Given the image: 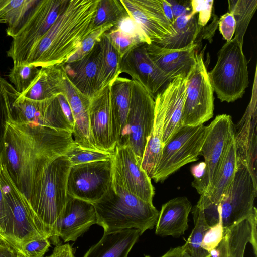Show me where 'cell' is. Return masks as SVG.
<instances>
[{
  "label": "cell",
  "instance_id": "1",
  "mask_svg": "<svg viewBox=\"0 0 257 257\" xmlns=\"http://www.w3.org/2000/svg\"><path fill=\"white\" fill-rule=\"evenodd\" d=\"M75 145L70 132L31 126L10 118L0 158L14 184L29 202L47 165Z\"/></svg>",
  "mask_w": 257,
  "mask_h": 257
},
{
  "label": "cell",
  "instance_id": "2",
  "mask_svg": "<svg viewBox=\"0 0 257 257\" xmlns=\"http://www.w3.org/2000/svg\"><path fill=\"white\" fill-rule=\"evenodd\" d=\"M98 1L70 0L25 64L42 67L66 62L96 29L94 20Z\"/></svg>",
  "mask_w": 257,
  "mask_h": 257
},
{
  "label": "cell",
  "instance_id": "3",
  "mask_svg": "<svg viewBox=\"0 0 257 257\" xmlns=\"http://www.w3.org/2000/svg\"><path fill=\"white\" fill-rule=\"evenodd\" d=\"M97 224L110 234L136 229L142 234L156 226L159 212L153 204L141 199L112 181L104 196L93 204Z\"/></svg>",
  "mask_w": 257,
  "mask_h": 257
},
{
  "label": "cell",
  "instance_id": "4",
  "mask_svg": "<svg viewBox=\"0 0 257 257\" xmlns=\"http://www.w3.org/2000/svg\"><path fill=\"white\" fill-rule=\"evenodd\" d=\"M71 166L65 155L52 160L29 201L37 227L54 245L56 223L68 199L67 182Z\"/></svg>",
  "mask_w": 257,
  "mask_h": 257
},
{
  "label": "cell",
  "instance_id": "5",
  "mask_svg": "<svg viewBox=\"0 0 257 257\" xmlns=\"http://www.w3.org/2000/svg\"><path fill=\"white\" fill-rule=\"evenodd\" d=\"M256 178L247 166L238 163L234 178L226 192L214 203L197 204L202 208L206 221L212 226L219 221L224 231L247 219L256 209Z\"/></svg>",
  "mask_w": 257,
  "mask_h": 257
},
{
  "label": "cell",
  "instance_id": "6",
  "mask_svg": "<svg viewBox=\"0 0 257 257\" xmlns=\"http://www.w3.org/2000/svg\"><path fill=\"white\" fill-rule=\"evenodd\" d=\"M242 46L235 38L226 42L217 53L215 66L208 72L213 91L221 102L241 98L248 87L247 62Z\"/></svg>",
  "mask_w": 257,
  "mask_h": 257
},
{
  "label": "cell",
  "instance_id": "7",
  "mask_svg": "<svg viewBox=\"0 0 257 257\" xmlns=\"http://www.w3.org/2000/svg\"><path fill=\"white\" fill-rule=\"evenodd\" d=\"M70 0H37L12 38L7 55L13 66L25 64Z\"/></svg>",
  "mask_w": 257,
  "mask_h": 257
},
{
  "label": "cell",
  "instance_id": "8",
  "mask_svg": "<svg viewBox=\"0 0 257 257\" xmlns=\"http://www.w3.org/2000/svg\"><path fill=\"white\" fill-rule=\"evenodd\" d=\"M154 110V97L140 83L132 80L129 111L117 145L130 146L140 165L153 128Z\"/></svg>",
  "mask_w": 257,
  "mask_h": 257
},
{
  "label": "cell",
  "instance_id": "9",
  "mask_svg": "<svg viewBox=\"0 0 257 257\" xmlns=\"http://www.w3.org/2000/svg\"><path fill=\"white\" fill-rule=\"evenodd\" d=\"M205 126H183L163 146L160 159L151 177L163 182L184 165L196 161L205 136Z\"/></svg>",
  "mask_w": 257,
  "mask_h": 257
},
{
  "label": "cell",
  "instance_id": "10",
  "mask_svg": "<svg viewBox=\"0 0 257 257\" xmlns=\"http://www.w3.org/2000/svg\"><path fill=\"white\" fill-rule=\"evenodd\" d=\"M195 56V64L187 76L186 96L182 115L183 126L203 124L214 113V91L204 60V53L196 51Z\"/></svg>",
  "mask_w": 257,
  "mask_h": 257
},
{
  "label": "cell",
  "instance_id": "11",
  "mask_svg": "<svg viewBox=\"0 0 257 257\" xmlns=\"http://www.w3.org/2000/svg\"><path fill=\"white\" fill-rule=\"evenodd\" d=\"M0 184L9 209L12 244L21 251L27 243L46 237L36 226L29 201L14 184L1 158Z\"/></svg>",
  "mask_w": 257,
  "mask_h": 257
},
{
  "label": "cell",
  "instance_id": "12",
  "mask_svg": "<svg viewBox=\"0 0 257 257\" xmlns=\"http://www.w3.org/2000/svg\"><path fill=\"white\" fill-rule=\"evenodd\" d=\"M112 178L111 158L72 166L67 178V194L93 204L111 187Z\"/></svg>",
  "mask_w": 257,
  "mask_h": 257
},
{
  "label": "cell",
  "instance_id": "13",
  "mask_svg": "<svg viewBox=\"0 0 257 257\" xmlns=\"http://www.w3.org/2000/svg\"><path fill=\"white\" fill-rule=\"evenodd\" d=\"M235 125L227 114L218 115L205 127V136L200 155L204 159L205 174L192 186L201 195L211 187L217 175L225 150L234 136Z\"/></svg>",
  "mask_w": 257,
  "mask_h": 257
},
{
  "label": "cell",
  "instance_id": "14",
  "mask_svg": "<svg viewBox=\"0 0 257 257\" xmlns=\"http://www.w3.org/2000/svg\"><path fill=\"white\" fill-rule=\"evenodd\" d=\"M112 181L130 193L153 204L155 194L151 178L138 163L132 149L116 145L112 153Z\"/></svg>",
  "mask_w": 257,
  "mask_h": 257
},
{
  "label": "cell",
  "instance_id": "15",
  "mask_svg": "<svg viewBox=\"0 0 257 257\" xmlns=\"http://www.w3.org/2000/svg\"><path fill=\"white\" fill-rule=\"evenodd\" d=\"M12 118L31 126L43 125L72 133L57 96L36 100L20 95L13 103Z\"/></svg>",
  "mask_w": 257,
  "mask_h": 257
},
{
  "label": "cell",
  "instance_id": "16",
  "mask_svg": "<svg viewBox=\"0 0 257 257\" xmlns=\"http://www.w3.org/2000/svg\"><path fill=\"white\" fill-rule=\"evenodd\" d=\"M89 117L95 147L100 151L112 154L118 140L111 110L110 84L91 99Z\"/></svg>",
  "mask_w": 257,
  "mask_h": 257
},
{
  "label": "cell",
  "instance_id": "17",
  "mask_svg": "<svg viewBox=\"0 0 257 257\" xmlns=\"http://www.w3.org/2000/svg\"><path fill=\"white\" fill-rule=\"evenodd\" d=\"M121 2L151 43L158 44L175 35L173 26L164 14L162 0Z\"/></svg>",
  "mask_w": 257,
  "mask_h": 257
},
{
  "label": "cell",
  "instance_id": "18",
  "mask_svg": "<svg viewBox=\"0 0 257 257\" xmlns=\"http://www.w3.org/2000/svg\"><path fill=\"white\" fill-rule=\"evenodd\" d=\"M97 223L93 204L68 195L67 202L56 223L55 245H59L60 238L64 242L75 241Z\"/></svg>",
  "mask_w": 257,
  "mask_h": 257
},
{
  "label": "cell",
  "instance_id": "19",
  "mask_svg": "<svg viewBox=\"0 0 257 257\" xmlns=\"http://www.w3.org/2000/svg\"><path fill=\"white\" fill-rule=\"evenodd\" d=\"M256 69L250 102L235 125L234 140L238 163L247 166L256 178Z\"/></svg>",
  "mask_w": 257,
  "mask_h": 257
},
{
  "label": "cell",
  "instance_id": "20",
  "mask_svg": "<svg viewBox=\"0 0 257 257\" xmlns=\"http://www.w3.org/2000/svg\"><path fill=\"white\" fill-rule=\"evenodd\" d=\"M120 72L130 75L154 97L169 82L149 57L145 44L136 47L122 58Z\"/></svg>",
  "mask_w": 257,
  "mask_h": 257
},
{
  "label": "cell",
  "instance_id": "21",
  "mask_svg": "<svg viewBox=\"0 0 257 257\" xmlns=\"http://www.w3.org/2000/svg\"><path fill=\"white\" fill-rule=\"evenodd\" d=\"M198 45L195 42L184 48L169 49L151 43L145 47L151 60L170 81L179 75H188L195 64Z\"/></svg>",
  "mask_w": 257,
  "mask_h": 257
},
{
  "label": "cell",
  "instance_id": "22",
  "mask_svg": "<svg viewBox=\"0 0 257 257\" xmlns=\"http://www.w3.org/2000/svg\"><path fill=\"white\" fill-rule=\"evenodd\" d=\"M187 76L183 74L174 78L157 93L163 102L165 109L163 146L183 126L182 115L186 96Z\"/></svg>",
  "mask_w": 257,
  "mask_h": 257
},
{
  "label": "cell",
  "instance_id": "23",
  "mask_svg": "<svg viewBox=\"0 0 257 257\" xmlns=\"http://www.w3.org/2000/svg\"><path fill=\"white\" fill-rule=\"evenodd\" d=\"M99 53L100 46L98 42L93 49L82 58L61 64L66 77L72 85L90 99L98 93Z\"/></svg>",
  "mask_w": 257,
  "mask_h": 257
},
{
  "label": "cell",
  "instance_id": "24",
  "mask_svg": "<svg viewBox=\"0 0 257 257\" xmlns=\"http://www.w3.org/2000/svg\"><path fill=\"white\" fill-rule=\"evenodd\" d=\"M63 94L69 101L74 119L72 134L75 143L85 149L98 151L94 145L90 128L89 108L91 99L78 91L66 75Z\"/></svg>",
  "mask_w": 257,
  "mask_h": 257
},
{
  "label": "cell",
  "instance_id": "25",
  "mask_svg": "<svg viewBox=\"0 0 257 257\" xmlns=\"http://www.w3.org/2000/svg\"><path fill=\"white\" fill-rule=\"evenodd\" d=\"M192 206L186 197L171 199L161 207L156 225L155 233L163 237H179L188 228V217Z\"/></svg>",
  "mask_w": 257,
  "mask_h": 257
},
{
  "label": "cell",
  "instance_id": "26",
  "mask_svg": "<svg viewBox=\"0 0 257 257\" xmlns=\"http://www.w3.org/2000/svg\"><path fill=\"white\" fill-rule=\"evenodd\" d=\"M65 77L61 64L42 67L30 86L20 95L36 100L57 96L64 93Z\"/></svg>",
  "mask_w": 257,
  "mask_h": 257
},
{
  "label": "cell",
  "instance_id": "27",
  "mask_svg": "<svg viewBox=\"0 0 257 257\" xmlns=\"http://www.w3.org/2000/svg\"><path fill=\"white\" fill-rule=\"evenodd\" d=\"M141 235L140 230L136 229L104 234L83 257H127Z\"/></svg>",
  "mask_w": 257,
  "mask_h": 257
},
{
  "label": "cell",
  "instance_id": "28",
  "mask_svg": "<svg viewBox=\"0 0 257 257\" xmlns=\"http://www.w3.org/2000/svg\"><path fill=\"white\" fill-rule=\"evenodd\" d=\"M238 161L234 137L228 143L217 175L210 189L200 195L199 201L203 203L218 202L231 183L237 167Z\"/></svg>",
  "mask_w": 257,
  "mask_h": 257
},
{
  "label": "cell",
  "instance_id": "29",
  "mask_svg": "<svg viewBox=\"0 0 257 257\" xmlns=\"http://www.w3.org/2000/svg\"><path fill=\"white\" fill-rule=\"evenodd\" d=\"M154 124L141 164V168L146 172L150 178L160 159L163 147L162 136L165 119L164 103L157 93L154 97Z\"/></svg>",
  "mask_w": 257,
  "mask_h": 257
},
{
  "label": "cell",
  "instance_id": "30",
  "mask_svg": "<svg viewBox=\"0 0 257 257\" xmlns=\"http://www.w3.org/2000/svg\"><path fill=\"white\" fill-rule=\"evenodd\" d=\"M132 83V79L119 76L109 84L111 110L118 142L129 111Z\"/></svg>",
  "mask_w": 257,
  "mask_h": 257
},
{
  "label": "cell",
  "instance_id": "31",
  "mask_svg": "<svg viewBox=\"0 0 257 257\" xmlns=\"http://www.w3.org/2000/svg\"><path fill=\"white\" fill-rule=\"evenodd\" d=\"M99 44L100 53L97 84L98 92L119 76L122 59L106 33L101 37Z\"/></svg>",
  "mask_w": 257,
  "mask_h": 257
},
{
  "label": "cell",
  "instance_id": "32",
  "mask_svg": "<svg viewBox=\"0 0 257 257\" xmlns=\"http://www.w3.org/2000/svg\"><path fill=\"white\" fill-rule=\"evenodd\" d=\"M197 14L190 13L174 20L173 27L175 35L156 44L169 49H179L195 43L201 27L197 22Z\"/></svg>",
  "mask_w": 257,
  "mask_h": 257
},
{
  "label": "cell",
  "instance_id": "33",
  "mask_svg": "<svg viewBox=\"0 0 257 257\" xmlns=\"http://www.w3.org/2000/svg\"><path fill=\"white\" fill-rule=\"evenodd\" d=\"M37 0H0V23L7 25L8 36L13 38Z\"/></svg>",
  "mask_w": 257,
  "mask_h": 257
},
{
  "label": "cell",
  "instance_id": "34",
  "mask_svg": "<svg viewBox=\"0 0 257 257\" xmlns=\"http://www.w3.org/2000/svg\"><path fill=\"white\" fill-rule=\"evenodd\" d=\"M194 227L185 243L182 246L190 257H206L209 254L201 247L206 231L210 226L207 223L201 207L195 205L191 210Z\"/></svg>",
  "mask_w": 257,
  "mask_h": 257
},
{
  "label": "cell",
  "instance_id": "35",
  "mask_svg": "<svg viewBox=\"0 0 257 257\" xmlns=\"http://www.w3.org/2000/svg\"><path fill=\"white\" fill-rule=\"evenodd\" d=\"M228 3V12L233 15L236 22L234 38L243 45L245 34L257 9V1L229 0Z\"/></svg>",
  "mask_w": 257,
  "mask_h": 257
},
{
  "label": "cell",
  "instance_id": "36",
  "mask_svg": "<svg viewBox=\"0 0 257 257\" xmlns=\"http://www.w3.org/2000/svg\"><path fill=\"white\" fill-rule=\"evenodd\" d=\"M20 95L12 84L0 77V153L3 148L7 122L12 118L13 103Z\"/></svg>",
  "mask_w": 257,
  "mask_h": 257
},
{
  "label": "cell",
  "instance_id": "37",
  "mask_svg": "<svg viewBox=\"0 0 257 257\" xmlns=\"http://www.w3.org/2000/svg\"><path fill=\"white\" fill-rule=\"evenodd\" d=\"M128 13L121 0H98L94 20V27L114 25Z\"/></svg>",
  "mask_w": 257,
  "mask_h": 257
},
{
  "label": "cell",
  "instance_id": "38",
  "mask_svg": "<svg viewBox=\"0 0 257 257\" xmlns=\"http://www.w3.org/2000/svg\"><path fill=\"white\" fill-rule=\"evenodd\" d=\"M39 69L30 64L13 66L8 75L9 80L16 91L21 94L30 86Z\"/></svg>",
  "mask_w": 257,
  "mask_h": 257
},
{
  "label": "cell",
  "instance_id": "39",
  "mask_svg": "<svg viewBox=\"0 0 257 257\" xmlns=\"http://www.w3.org/2000/svg\"><path fill=\"white\" fill-rule=\"evenodd\" d=\"M72 166L92 162L109 160L112 154L102 151L82 148L76 144L65 154Z\"/></svg>",
  "mask_w": 257,
  "mask_h": 257
},
{
  "label": "cell",
  "instance_id": "40",
  "mask_svg": "<svg viewBox=\"0 0 257 257\" xmlns=\"http://www.w3.org/2000/svg\"><path fill=\"white\" fill-rule=\"evenodd\" d=\"M113 27L134 40L139 45L151 43L141 27L128 13L121 18Z\"/></svg>",
  "mask_w": 257,
  "mask_h": 257
},
{
  "label": "cell",
  "instance_id": "41",
  "mask_svg": "<svg viewBox=\"0 0 257 257\" xmlns=\"http://www.w3.org/2000/svg\"><path fill=\"white\" fill-rule=\"evenodd\" d=\"M113 27V25H108L95 29L82 41L79 49L69 57L66 62L78 60L87 55L93 49L95 45L99 41L103 34Z\"/></svg>",
  "mask_w": 257,
  "mask_h": 257
},
{
  "label": "cell",
  "instance_id": "42",
  "mask_svg": "<svg viewBox=\"0 0 257 257\" xmlns=\"http://www.w3.org/2000/svg\"><path fill=\"white\" fill-rule=\"evenodd\" d=\"M106 33L122 58L134 48L142 45L113 27Z\"/></svg>",
  "mask_w": 257,
  "mask_h": 257
},
{
  "label": "cell",
  "instance_id": "43",
  "mask_svg": "<svg viewBox=\"0 0 257 257\" xmlns=\"http://www.w3.org/2000/svg\"><path fill=\"white\" fill-rule=\"evenodd\" d=\"M224 229L221 222L210 226L206 231L201 247L209 254L219 244L224 236Z\"/></svg>",
  "mask_w": 257,
  "mask_h": 257
},
{
  "label": "cell",
  "instance_id": "44",
  "mask_svg": "<svg viewBox=\"0 0 257 257\" xmlns=\"http://www.w3.org/2000/svg\"><path fill=\"white\" fill-rule=\"evenodd\" d=\"M214 1H190L192 14L198 13L197 22L199 26L204 27L207 24L212 15Z\"/></svg>",
  "mask_w": 257,
  "mask_h": 257
},
{
  "label": "cell",
  "instance_id": "45",
  "mask_svg": "<svg viewBox=\"0 0 257 257\" xmlns=\"http://www.w3.org/2000/svg\"><path fill=\"white\" fill-rule=\"evenodd\" d=\"M50 246L49 238L43 237L27 243L22 247L21 251L25 257H43Z\"/></svg>",
  "mask_w": 257,
  "mask_h": 257
},
{
  "label": "cell",
  "instance_id": "46",
  "mask_svg": "<svg viewBox=\"0 0 257 257\" xmlns=\"http://www.w3.org/2000/svg\"><path fill=\"white\" fill-rule=\"evenodd\" d=\"M0 237L12 243L11 224L9 208L0 184Z\"/></svg>",
  "mask_w": 257,
  "mask_h": 257
},
{
  "label": "cell",
  "instance_id": "47",
  "mask_svg": "<svg viewBox=\"0 0 257 257\" xmlns=\"http://www.w3.org/2000/svg\"><path fill=\"white\" fill-rule=\"evenodd\" d=\"M218 25L220 33L226 42L230 41L235 33L236 22L233 15L227 12L219 19Z\"/></svg>",
  "mask_w": 257,
  "mask_h": 257
},
{
  "label": "cell",
  "instance_id": "48",
  "mask_svg": "<svg viewBox=\"0 0 257 257\" xmlns=\"http://www.w3.org/2000/svg\"><path fill=\"white\" fill-rule=\"evenodd\" d=\"M170 4L174 20L176 18L190 14L192 12L190 1H168Z\"/></svg>",
  "mask_w": 257,
  "mask_h": 257
},
{
  "label": "cell",
  "instance_id": "49",
  "mask_svg": "<svg viewBox=\"0 0 257 257\" xmlns=\"http://www.w3.org/2000/svg\"><path fill=\"white\" fill-rule=\"evenodd\" d=\"M218 20L219 18L218 16L213 14V18L210 25L201 27L200 32L197 37L196 42L198 43L199 40H201L202 39H207L210 42H211L212 37L214 36L218 25Z\"/></svg>",
  "mask_w": 257,
  "mask_h": 257
},
{
  "label": "cell",
  "instance_id": "50",
  "mask_svg": "<svg viewBox=\"0 0 257 257\" xmlns=\"http://www.w3.org/2000/svg\"><path fill=\"white\" fill-rule=\"evenodd\" d=\"M0 257H25V256L15 246L0 237Z\"/></svg>",
  "mask_w": 257,
  "mask_h": 257
},
{
  "label": "cell",
  "instance_id": "51",
  "mask_svg": "<svg viewBox=\"0 0 257 257\" xmlns=\"http://www.w3.org/2000/svg\"><path fill=\"white\" fill-rule=\"evenodd\" d=\"M57 97L63 113L73 130L74 119L69 101L64 94H59Z\"/></svg>",
  "mask_w": 257,
  "mask_h": 257
},
{
  "label": "cell",
  "instance_id": "52",
  "mask_svg": "<svg viewBox=\"0 0 257 257\" xmlns=\"http://www.w3.org/2000/svg\"><path fill=\"white\" fill-rule=\"evenodd\" d=\"M251 225V238L250 244L252 247L253 254L257 256V210L256 209L249 217Z\"/></svg>",
  "mask_w": 257,
  "mask_h": 257
},
{
  "label": "cell",
  "instance_id": "53",
  "mask_svg": "<svg viewBox=\"0 0 257 257\" xmlns=\"http://www.w3.org/2000/svg\"><path fill=\"white\" fill-rule=\"evenodd\" d=\"M47 257H75V255L72 246L69 244H65L56 246L52 253Z\"/></svg>",
  "mask_w": 257,
  "mask_h": 257
},
{
  "label": "cell",
  "instance_id": "54",
  "mask_svg": "<svg viewBox=\"0 0 257 257\" xmlns=\"http://www.w3.org/2000/svg\"><path fill=\"white\" fill-rule=\"evenodd\" d=\"M206 165L204 162H199L193 165L191 168V172L194 176V180L192 185L199 182L205 174Z\"/></svg>",
  "mask_w": 257,
  "mask_h": 257
},
{
  "label": "cell",
  "instance_id": "55",
  "mask_svg": "<svg viewBox=\"0 0 257 257\" xmlns=\"http://www.w3.org/2000/svg\"><path fill=\"white\" fill-rule=\"evenodd\" d=\"M227 240L225 234L218 246L213 249L206 257H226Z\"/></svg>",
  "mask_w": 257,
  "mask_h": 257
},
{
  "label": "cell",
  "instance_id": "56",
  "mask_svg": "<svg viewBox=\"0 0 257 257\" xmlns=\"http://www.w3.org/2000/svg\"><path fill=\"white\" fill-rule=\"evenodd\" d=\"M160 257H190L182 246L170 248Z\"/></svg>",
  "mask_w": 257,
  "mask_h": 257
},
{
  "label": "cell",
  "instance_id": "57",
  "mask_svg": "<svg viewBox=\"0 0 257 257\" xmlns=\"http://www.w3.org/2000/svg\"><path fill=\"white\" fill-rule=\"evenodd\" d=\"M162 5L165 15L172 25H173L174 19L170 4L168 1L162 0Z\"/></svg>",
  "mask_w": 257,
  "mask_h": 257
},
{
  "label": "cell",
  "instance_id": "58",
  "mask_svg": "<svg viewBox=\"0 0 257 257\" xmlns=\"http://www.w3.org/2000/svg\"><path fill=\"white\" fill-rule=\"evenodd\" d=\"M145 257H151V256L149 255H145Z\"/></svg>",
  "mask_w": 257,
  "mask_h": 257
}]
</instances>
